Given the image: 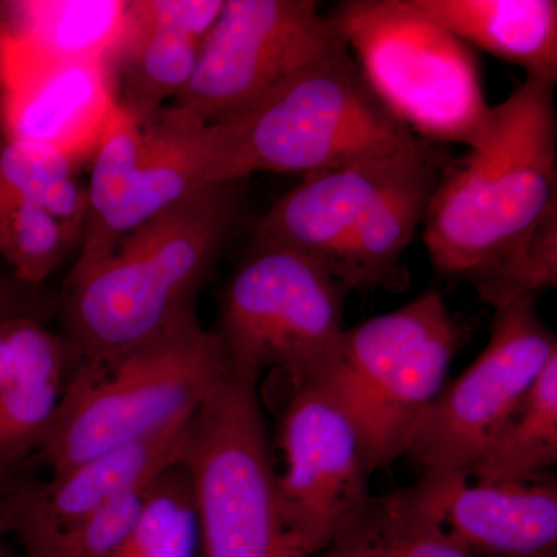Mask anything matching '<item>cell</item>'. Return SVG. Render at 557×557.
Here are the masks:
<instances>
[{"mask_svg":"<svg viewBox=\"0 0 557 557\" xmlns=\"http://www.w3.org/2000/svg\"><path fill=\"white\" fill-rule=\"evenodd\" d=\"M421 228L435 269L494 310L556 287L555 84L525 78L493 106L485 141L446 164Z\"/></svg>","mask_w":557,"mask_h":557,"instance_id":"obj_1","label":"cell"},{"mask_svg":"<svg viewBox=\"0 0 557 557\" xmlns=\"http://www.w3.org/2000/svg\"><path fill=\"white\" fill-rule=\"evenodd\" d=\"M245 183L194 190L104 259L70 271L61 310L73 362L131 350L196 317L197 296L239 228Z\"/></svg>","mask_w":557,"mask_h":557,"instance_id":"obj_2","label":"cell"},{"mask_svg":"<svg viewBox=\"0 0 557 557\" xmlns=\"http://www.w3.org/2000/svg\"><path fill=\"white\" fill-rule=\"evenodd\" d=\"M448 157L437 145L304 177L252 226V245L292 249L347 289L409 287L406 249L423 225Z\"/></svg>","mask_w":557,"mask_h":557,"instance_id":"obj_3","label":"cell"},{"mask_svg":"<svg viewBox=\"0 0 557 557\" xmlns=\"http://www.w3.org/2000/svg\"><path fill=\"white\" fill-rule=\"evenodd\" d=\"M226 361L196 314L131 350L73 362L40 457L61 474L185 423Z\"/></svg>","mask_w":557,"mask_h":557,"instance_id":"obj_4","label":"cell"},{"mask_svg":"<svg viewBox=\"0 0 557 557\" xmlns=\"http://www.w3.org/2000/svg\"><path fill=\"white\" fill-rule=\"evenodd\" d=\"M209 131L225 182L258 172L309 177L423 143L373 94L348 49Z\"/></svg>","mask_w":557,"mask_h":557,"instance_id":"obj_5","label":"cell"},{"mask_svg":"<svg viewBox=\"0 0 557 557\" xmlns=\"http://www.w3.org/2000/svg\"><path fill=\"white\" fill-rule=\"evenodd\" d=\"M380 101L416 137L468 149L493 124L474 51L413 0H344L327 14Z\"/></svg>","mask_w":557,"mask_h":557,"instance_id":"obj_6","label":"cell"},{"mask_svg":"<svg viewBox=\"0 0 557 557\" xmlns=\"http://www.w3.org/2000/svg\"><path fill=\"white\" fill-rule=\"evenodd\" d=\"M461 343L463 329L445 299L429 292L401 309L344 329L310 373L354 417L372 472L408 454Z\"/></svg>","mask_w":557,"mask_h":557,"instance_id":"obj_7","label":"cell"},{"mask_svg":"<svg viewBox=\"0 0 557 557\" xmlns=\"http://www.w3.org/2000/svg\"><path fill=\"white\" fill-rule=\"evenodd\" d=\"M259 379L228 361L183 431L201 557H276L285 531Z\"/></svg>","mask_w":557,"mask_h":557,"instance_id":"obj_8","label":"cell"},{"mask_svg":"<svg viewBox=\"0 0 557 557\" xmlns=\"http://www.w3.org/2000/svg\"><path fill=\"white\" fill-rule=\"evenodd\" d=\"M346 49L317 2L225 0L189 83L163 109L207 126L233 123Z\"/></svg>","mask_w":557,"mask_h":557,"instance_id":"obj_9","label":"cell"},{"mask_svg":"<svg viewBox=\"0 0 557 557\" xmlns=\"http://www.w3.org/2000/svg\"><path fill=\"white\" fill-rule=\"evenodd\" d=\"M347 293L313 260L251 244L223 292L214 332L244 372L306 379L346 329Z\"/></svg>","mask_w":557,"mask_h":557,"instance_id":"obj_10","label":"cell"},{"mask_svg":"<svg viewBox=\"0 0 557 557\" xmlns=\"http://www.w3.org/2000/svg\"><path fill=\"white\" fill-rule=\"evenodd\" d=\"M219 177L207 126L161 109L138 124L120 108L91 157L79 258L83 270L175 201Z\"/></svg>","mask_w":557,"mask_h":557,"instance_id":"obj_11","label":"cell"},{"mask_svg":"<svg viewBox=\"0 0 557 557\" xmlns=\"http://www.w3.org/2000/svg\"><path fill=\"white\" fill-rule=\"evenodd\" d=\"M277 472L284 531L307 557L322 552L372 496L361 432L338 395L317 376L285 383Z\"/></svg>","mask_w":557,"mask_h":557,"instance_id":"obj_12","label":"cell"},{"mask_svg":"<svg viewBox=\"0 0 557 557\" xmlns=\"http://www.w3.org/2000/svg\"><path fill=\"white\" fill-rule=\"evenodd\" d=\"M536 300L527 295L494 310L485 348L428 409L406 454L423 471L465 474L557 355Z\"/></svg>","mask_w":557,"mask_h":557,"instance_id":"obj_13","label":"cell"},{"mask_svg":"<svg viewBox=\"0 0 557 557\" xmlns=\"http://www.w3.org/2000/svg\"><path fill=\"white\" fill-rule=\"evenodd\" d=\"M108 61H60L9 38L0 72L2 137L42 143L76 161L94 157L115 115Z\"/></svg>","mask_w":557,"mask_h":557,"instance_id":"obj_14","label":"cell"},{"mask_svg":"<svg viewBox=\"0 0 557 557\" xmlns=\"http://www.w3.org/2000/svg\"><path fill=\"white\" fill-rule=\"evenodd\" d=\"M413 485L472 555L557 557V482L552 472L530 480L471 482L461 472L423 471Z\"/></svg>","mask_w":557,"mask_h":557,"instance_id":"obj_15","label":"cell"},{"mask_svg":"<svg viewBox=\"0 0 557 557\" xmlns=\"http://www.w3.org/2000/svg\"><path fill=\"white\" fill-rule=\"evenodd\" d=\"M186 423L51 474L46 482L17 480L0 497V516L10 537L25 552L149 482L178 461Z\"/></svg>","mask_w":557,"mask_h":557,"instance_id":"obj_16","label":"cell"},{"mask_svg":"<svg viewBox=\"0 0 557 557\" xmlns=\"http://www.w3.org/2000/svg\"><path fill=\"white\" fill-rule=\"evenodd\" d=\"M73 368L61 333L36 314L0 318V482L21 480L60 410Z\"/></svg>","mask_w":557,"mask_h":557,"instance_id":"obj_17","label":"cell"},{"mask_svg":"<svg viewBox=\"0 0 557 557\" xmlns=\"http://www.w3.org/2000/svg\"><path fill=\"white\" fill-rule=\"evenodd\" d=\"M418 10L469 47L525 70L527 78L557 81L555 0H413Z\"/></svg>","mask_w":557,"mask_h":557,"instance_id":"obj_18","label":"cell"},{"mask_svg":"<svg viewBox=\"0 0 557 557\" xmlns=\"http://www.w3.org/2000/svg\"><path fill=\"white\" fill-rule=\"evenodd\" d=\"M203 40L152 20L141 0H129L126 27L109 65L116 106L138 124L182 94Z\"/></svg>","mask_w":557,"mask_h":557,"instance_id":"obj_19","label":"cell"},{"mask_svg":"<svg viewBox=\"0 0 557 557\" xmlns=\"http://www.w3.org/2000/svg\"><path fill=\"white\" fill-rule=\"evenodd\" d=\"M129 0H24L0 3L14 42L60 61H110L126 27Z\"/></svg>","mask_w":557,"mask_h":557,"instance_id":"obj_20","label":"cell"},{"mask_svg":"<svg viewBox=\"0 0 557 557\" xmlns=\"http://www.w3.org/2000/svg\"><path fill=\"white\" fill-rule=\"evenodd\" d=\"M310 557H478L461 547L417 486L368 502L332 542Z\"/></svg>","mask_w":557,"mask_h":557,"instance_id":"obj_21","label":"cell"},{"mask_svg":"<svg viewBox=\"0 0 557 557\" xmlns=\"http://www.w3.org/2000/svg\"><path fill=\"white\" fill-rule=\"evenodd\" d=\"M557 461V355L465 475L482 482L530 480Z\"/></svg>","mask_w":557,"mask_h":557,"instance_id":"obj_22","label":"cell"},{"mask_svg":"<svg viewBox=\"0 0 557 557\" xmlns=\"http://www.w3.org/2000/svg\"><path fill=\"white\" fill-rule=\"evenodd\" d=\"M78 166L79 161L53 146L0 135V189L46 209L79 244L87 188Z\"/></svg>","mask_w":557,"mask_h":557,"instance_id":"obj_23","label":"cell"},{"mask_svg":"<svg viewBox=\"0 0 557 557\" xmlns=\"http://www.w3.org/2000/svg\"><path fill=\"white\" fill-rule=\"evenodd\" d=\"M119 557H201L196 502L178 461L150 480L141 512Z\"/></svg>","mask_w":557,"mask_h":557,"instance_id":"obj_24","label":"cell"},{"mask_svg":"<svg viewBox=\"0 0 557 557\" xmlns=\"http://www.w3.org/2000/svg\"><path fill=\"white\" fill-rule=\"evenodd\" d=\"M76 240L60 220L32 201L0 189V258L22 284L39 287Z\"/></svg>","mask_w":557,"mask_h":557,"instance_id":"obj_25","label":"cell"},{"mask_svg":"<svg viewBox=\"0 0 557 557\" xmlns=\"http://www.w3.org/2000/svg\"><path fill=\"white\" fill-rule=\"evenodd\" d=\"M149 483L121 494L87 518L25 549L22 557H119L141 512Z\"/></svg>","mask_w":557,"mask_h":557,"instance_id":"obj_26","label":"cell"},{"mask_svg":"<svg viewBox=\"0 0 557 557\" xmlns=\"http://www.w3.org/2000/svg\"><path fill=\"white\" fill-rule=\"evenodd\" d=\"M47 302L40 298L38 287L22 284L10 271H0V318L14 314L46 317Z\"/></svg>","mask_w":557,"mask_h":557,"instance_id":"obj_27","label":"cell"},{"mask_svg":"<svg viewBox=\"0 0 557 557\" xmlns=\"http://www.w3.org/2000/svg\"><path fill=\"white\" fill-rule=\"evenodd\" d=\"M276 557H307L300 552L298 545L293 542L292 537L285 534L284 542H282L281 548H278Z\"/></svg>","mask_w":557,"mask_h":557,"instance_id":"obj_28","label":"cell"},{"mask_svg":"<svg viewBox=\"0 0 557 557\" xmlns=\"http://www.w3.org/2000/svg\"><path fill=\"white\" fill-rule=\"evenodd\" d=\"M9 531H7L5 522H3L2 516H0V557H20L14 555L9 544Z\"/></svg>","mask_w":557,"mask_h":557,"instance_id":"obj_29","label":"cell"},{"mask_svg":"<svg viewBox=\"0 0 557 557\" xmlns=\"http://www.w3.org/2000/svg\"><path fill=\"white\" fill-rule=\"evenodd\" d=\"M7 44H9V35L0 21V72H2L3 60H5Z\"/></svg>","mask_w":557,"mask_h":557,"instance_id":"obj_30","label":"cell"},{"mask_svg":"<svg viewBox=\"0 0 557 557\" xmlns=\"http://www.w3.org/2000/svg\"><path fill=\"white\" fill-rule=\"evenodd\" d=\"M14 483H16V482H14ZM14 483L0 482V497H2L3 494H5L7 491H9L10 487L14 485Z\"/></svg>","mask_w":557,"mask_h":557,"instance_id":"obj_31","label":"cell"}]
</instances>
